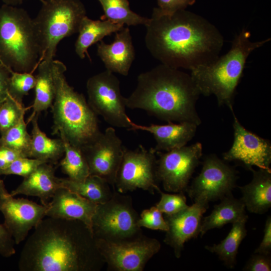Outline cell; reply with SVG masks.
I'll return each instance as SVG.
<instances>
[{
    "mask_svg": "<svg viewBox=\"0 0 271 271\" xmlns=\"http://www.w3.org/2000/svg\"><path fill=\"white\" fill-rule=\"evenodd\" d=\"M237 179L235 169L214 154L206 156L200 174L186 192L194 202L208 203L231 193Z\"/></svg>",
    "mask_w": 271,
    "mask_h": 271,
    "instance_id": "obj_13",
    "label": "cell"
},
{
    "mask_svg": "<svg viewBox=\"0 0 271 271\" xmlns=\"http://www.w3.org/2000/svg\"><path fill=\"white\" fill-rule=\"evenodd\" d=\"M53 164L45 163L24 178L22 183L10 194L13 196L24 195L38 197L44 205L48 204L56 191L62 188L60 178L55 175Z\"/></svg>",
    "mask_w": 271,
    "mask_h": 271,
    "instance_id": "obj_21",
    "label": "cell"
},
{
    "mask_svg": "<svg viewBox=\"0 0 271 271\" xmlns=\"http://www.w3.org/2000/svg\"><path fill=\"white\" fill-rule=\"evenodd\" d=\"M51 199L48 204L46 217L79 220L91 231L97 204L63 187L59 188Z\"/></svg>",
    "mask_w": 271,
    "mask_h": 271,
    "instance_id": "obj_18",
    "label": "cell"
},
{
    "mask_svg": "<svg viewBox=\"0 0 271 271\" xmlns=\"http://www.w3.org/2000/svg\"><path fill=\"white\" fill-rule=\"evenodd\" d=\"M42 4L33 19L41 49L40 61H53L59 42L78 33L86 11L81 0H44Z\"/></svg>",
    "mask_w": 271,
    "mask_h": 271,
    "instance_id": "obj_7",
    "label": "cell"
},
{
    "mask_svg": "<svg viewBox=\"0 0 271 271\" xmlns=\"http://www.w3.org/2000/svg\"><path fill=\"white\" fill-rule=\"evenodd\" d=\"M45 163L48 162L35 158L20 157L13 161L6 168L1 170L0 176L15 175L24 178L33 172L41 164Z\"/></svg>",
    "mask_w": 271,
    "mask_h": 271,
    "instance_id": "obj_35",
    "label": "cell"
},
{
    "mask_svg": "<svg viewBox=\"0 0 271 271\" xmlns=\"http://www.w3.org/2000/svg\"><path fill=\"white\" fill-rule=\"evenodd\" d=\"M249 31L242 29L235 37L230 49L214 62L191 70L190 75L200 94L214 95L219 106L233 109L234 97L250 54L270 41L253 42Z\"/></svg>",
    "mask_w": 271,
    "mask_h": 271,
    "instance_id": "obj_5",
    "label": "cell"
},
{
    "mask_svg": "<svg viewBox=\"0 0 271 271\" xmlns=\"http://www.w3.org/2000/svg\"><path fill=\"white\" fill-rule=\"evenodd\" d=\"M139 218L131 196L115 191L107 201L97 204L92 219L93 236L111 241L135 239L143 235Z\"/></svg>",
    "mask_w": 271,
    "mask_h": 271,
    "instance_id": "obj_8",
    "label": "cell"
},
{
    "mask_svg": "<svg viewBox=\"0 0 271 271\" xmlns=\"http://www.w3.org/2000/svg\"><path fill=\"white\" fill-rule=\"evenodd\" d=\"M220 200L218 204L214 206L211 214L202 219L201 237L210 229L220 228L227 223L247 220L245 207L241 199L234 198L231 193Z\"/></svg>",
    "mask_w": 271,
    "mask_h": 271,
    "instance_id": "obj_23",
    "label": "cell"
},
{
    "mask_svg": "<svg viewBox=\"0 0 271 271\" xmlns=\"http://www.w3.org/2000/svg\"><path fill=\"white\" fill-rule=\"evenodd\" d=\"M53 61L42 60L39 63L36 76L35 97L31 105L33 112L27 123L42 111L51 107L55 96V88L52 74Z\"/></svg>",
    "mask_w": 271,
    "mask_h": 271,
    "instance_id": "obj_26",
    "label": "cell"
},
{
    "mask_svg": "<svg viewBox=\"0 0 271 271\" xmlns=\"http://www.w3.org/2000/svg\"><path fill=\"white\" fill-rule=\"evenodd\" d=\"M66 71V67L63 62L53 61L55 96L51 107L52 134L64 138L71 145L81 149L101 131L97 114L84 95L69 85L64 75Z\"/></svg>",
    "mask_w": 271,
    "mask_h": 271,
    "instance_id": "obj_4",
    "label": "cell"
},
{
    "mask_svg": "<svg viewBox=\"0 0 271 271\" xmlns=\"http://www.w3.org/2000/svg\"><path fill=\"white\" fill-rule=\"evenodd\" d=\"M208 207V203L197 201L178 213L165 214L168 229L164 241L173 249L177 258L180 257L185 243L200 234L203 214Z\"/></svg>",
    "mask_w": 271,
    "mask_h": 271,
    "instance_id": "obj_17",
    "label": "cell"
},
{
    "mask_svg": "<svg viewBox=\"0 0 271 271\" xmlns=\"http://www.w3.org/2000/svg\"><path fill=\"white\" fill-rule=\"evenodd\" d=\"M104 264L85 224L47 217L27 239L18 265L20 271H98Z\"/></svg>",
    "mask_w": 271,
    "mask_h": 271,
    "instance_id": "obj_2",
    "label": "cell"
},
{
    "mask_svg": "<svg viewBox=\"0 0 271 271\" xmlns=\"http://www.w3.org/2000/svg\"><path fill=\"white\" fill-rule=\"evenodd\" d=\"M196 0H157V10L161 13L171 14L178 11L185 10L193 5Z\"/></svg>",
    "mask_w": 271,
    "mask_h": 271,
    "instance_id": "obj_38",
    "label": "cell"
},
{
    "mask_svg": "<svg viewBox=\"0 0 271 271\" xmlns=\"http://www.w3.org/2000/svg\"><path fill=\"white\" fill-rule=\"evenodd\" d=\"M197 126L195 123L190 122L178 124L170 122L165 125L152 124L146 126L137 124L131 121L130 127L127 130H141L152 133L156 145L152 149L156 153L185 146L194 137Z\"/></svg>",
    "mask_w": 271,
    "mask_h": 271,
    "instance_id": "obj_20",
    "label": "cell"
},
{
    "mask_svg": "<svg viewBox=\"0 0 271 271\" xmlns=\"http://www.w3.org/2000/svg\"><path fill=\"white\" fill-rule=\"evenodd\" d=\"M104 12L100 20H108L129 26H145L149 18L142 17L130 9L128 0H98Z\"/></svg>",
    "mask_w": 271,
    "mask_h": 271,
    "instance_id": "obj_29",
    "label": "cell"
},
{
    "mask_svg": "<svg viewBox=\"0 0 271 271\" xmlns=\"http://www.w3.org/2000/svg\"><path fill=\"white\" fill-rule=\"evenodd\" d=\"M200 92L189 74L161 64L142 73L136 88L124 98L126 107L140 109L160 120L201 123L196 104Z\"/></svg>",
    "mask_w": 271,
    "mask_h": 271,
    "instance_id": "obj_3",
    "label": "cell"
},
{
    "mask_svg": "<svg viewBox=\"0 0 271 271\" xmlns=\"http://www.w3.org/2000/svg\"><path fill=\"white\" fill-rule=\"evenodd\" d=\"M20 157H24L15 150L0 146V171L6 168L13 161Z\"/></svg>",
    "mask_w": 271,
    "mask_h": 271,
    "instance_id": "obj_42",
    "label": "cell"
},
{
    "mask_svg": "<svg viewBox=\"0 0 271 271\" xmlns=\"http://www.w3.org/2000/svg\"><path fill=\"white\" fill-rule=\"evenodd\" d=\"M48 206L27 198H15L0 179V212L4 217L3 224L16 245L24 241L30 231L44 219Z\"/></svg>",
    "mask_w": 271,
    "mask_h": 271,
    "instance_id": "obj_14",
    "label": "cell"
},
{
    "mask_svg": "<svg viewBox=\"0 0 271 271\" xmlns=\"http://www.w3.org/2000/svg\"><path fill=\"white\" fill-rule=\"evenodd\" d=\"M246 221L242 220L232 223L231 229L225 239L217 244L205 246L206 249L216 253L229 268H234L235 265L238 247L247 235Z\"/></svg>",
    "mask_w": 271,
    "mask_h": 271,
    "instance_id": "obj_28",
    "label": "cell"
},
{
    "mask_svg": "<svg viewBox=\"0 0 271 271\" xmlns=\"http://www.w3.org/2000/svg\"><path fill=\"white\" fill-rule=\"evenodd\" d=\"M31 107H25L9 94L0 106V134L17 124Z\"/></svg>",
    "mask_w": 271,
    "mask_h": 271,
    "instance_id": "obj_32",
    "label": "cell"
},
{
    "mask_svg": "<svg viewBox=\"0 0 271 271\" xmlns=\"http://www.w3.org/2000/svg\"><path fill=\"white\" fill-rule=\"evenodd\" d=\"M145 44L161 64L191 70L215 61L224 44L218 29L185 10L171 14L155 8L146 25Z\"/></svg>",
    "mask_w": 271,
    "mask_h": 271,
    "instance_id": "obj_1",
    "label": "cell"
},
{
    "mask_svg": "<svg viewBox=\"0 0 271 271\" xmlns=\"http://www.w3.org/2000/svg\"><path fill=\"white\" fill-rule=\"evenodd\" d=\"M263 236L258 247L255 250L254 253H258L265 255H270L271 252V217L267 218L264 231Z\"/></svg>",
    "mask_w": 271,
    "mask_h": 271,
    "instance_id": "obj_40",
    "label": "cell"
},
{
    "mask_svg": "<svg viewBox=\"0 0 271 271\" xmlns=\"http://www.w3.org/2000/svg\"><path fill=\"white\" fill-rule=\"evenodd\" d=\"M7 68L11 74L9 94L17 101L23 103L24 96L28 95L29 91L35 86L36 76L32 73L16 72L9 67Z\"/></svg>",
    "mask_w": 271,
    "mask_h": 271,
    "instance_id": "obj_33",
    "label": "cell"
},
{
    "mask_svg": "<svg viewBox=\"0 0 271 271\" xmlns=\"http://www.w3.org/2000/svg\"><path fill=\"white\" fill-rule=\"evenodd\" d=\"M32 138L27 129L24 117L16 125L1 134L0 146L15 150L29 158Z\"/></svg>",
    "mask_w": 271,
    "mask_h": 271,
    "instance_id": "obj_31",
    "label": "cell"
},
{
    "mask_svg": "<svg viewBox=\"0 0 271 271\" xmlns=\"http://www.w3.org/2000/svg\"><path fill=\"white\" fill-rule=\"evenodd\" d=\"M161 194V199L156 205V207L162 213L172 215L178 213L189 206L186 203V198L184 193L177 194H168L159 191Z\"/></svg>",
    "mask_w": 271,
    "mask_h": 271,
    "instance_id": "obj_34",
    "label": "cell"
},
{
    "mask_svg": "<svg viewBox=\"0 0 271 271\" xmlns=\"http://www.w3.org/2000/svg\"><path fill=\"white\" fill-rule=\"evenodd\" d=\"M156 176L165 191H186L190 179L200 163L202 145L196 143L163 153L157 152Z\"/></svg>",
    "mask_w": 271,
    "mask_h": 271,
    "instance_id": "obj_11",
    "label": "cell"
},
{
    "mask_svg": "<svg viewBox=\"0 0 271 271\" xmlns=\"http://www.w3.org/2000/svg\"><path fill=\"white\" fill-rule=\"evenodd\" d=\"M124 25L108 20H93L85 16L82 20L78 36L75 43V51L80 59L86 54L90 56L87 50L92 45L99 42L107 36L121 30Z\"/></svg>",
    "mask_w": 271,
    "mask_h": 271,
    "instance_id": "obj_24",
    "label": "cell"
},
{
    "mask_svg": "<svg viewBox=\"0 0 271 271\" xmlns=\"http://www.w3.org/2000/svg\"><path fill=\"white\" fill-rule=\"evenodd\" d=\"M253 178L250 183L239 187L240 199L251 213L262 214L271 207V170H251Z\"/></svg>",
    "mask_w": 271,
    "mask_h": 271,
    "instance_id": "obj_22",
    "label": "cell"
},
{
    "mask_svg": "<svg viewBox=\"0 0 271 271\" xmlns=\"http://www.w3.org/2000/svg\"><path fill=\"white\" fill-rule=\"evenodd\" d=\"M2 2L4 3V4L9 5V6H15L17 7V6L21 5L24 0H2ZM41 3H42L44 0H39Z\"/></svg>",
    "mask_w": 271,
    "mask_h": 271,
    "instance_id": "obj_43",
    "label": "cell"
},
{
    "mask_svg": "<svg viewBox=\"0 0 271 271\" xmlns=\"http://www.w3.org/2000/svg\"><path fill=\"white\" fill-rule=\"evenodd\" d=\"M163 213L156 206L143 210L138 221L140 227H146L152 230L167 231L168 225Z\"/></svg>",
    "mask_w": 271,
    "mask_h": 271,
    "instance_id": "obj_36",
    "label": "cell"
},
{
    "mask_svg": "<svg viewBox=\"0 0 271 271\" xmlns=\"http://www.w3.org/2000/svg\"><path fill=\"white\" fill-rule=\"evenodd\" d=\"M10 75L8 68L0 63V106L9 95L8 88Z\"/></svg>",
    "mask_w": 271,
    "mask_h": 271,
    "instance_id": "obj_41",
    "label": "cell"
},
{
    "mask_svg": "<svg viewBox=\"0 0 271 271\" xmlns=\"http://www.w3.org/2000/svg\"><path fill=\"white\" fill-rule=\"evenodd\" d=\"M123 146L112 127L101 132L81 150L87 161L89 174L99 176L115 190L116 177L123 155Z\"/></svg>",
    "mask_w": 271,
    "mask_h": 271,
    "instance_id": "obj_15",
    "label": "cell"
},
{
    "mask_svg": "<svg viewBox=\"0 0 271 271\" xmlns=\"http://www.w3.org/2000/svg\"><path fill=\"white\" fill-rule=\"evenodd\" d=\"M98 250L108 268L114 271H142L161 249L157 239L143 235L135 239L111 241L95 239Z\"/></svg>",
    "mask_w": 271,
    "mask_h": 271,
    "instance_id": "obj_10",
    "label": "cell"
},
{
    "mask_svg": "<svg viewBox=\"0 0 271 271\" xmlns=\"http://www.w3.org/2000/svg\"><path fill=\"white\" fill-rule=\"evenodd\" d=\"M242 270L247 271L271 270L270 255L254 253L246 262Z\"/></svg>",
    "mask_w": 271,
    "mask_h": 271,
    "instance_id": "obj_37",
    "label": "cell"
},
{
    "mask_svg": "<svg viewBox=\"0 0 271 271\" xmlns=\"http://www.w3.org/2000/svg\"><path fill=\"white\" fill-rule=\"evenodd\" d=\"M156 153L142 145L135 150L124 147L122 159L117 173L114 189L126 193L138 189L154 194L160 189L156 176Z\"/></svg>",
    "mask_w": 271,
    "mask_h": 271,
    "instance_id": "obj_12",
    "label": "cell"
},
{
    "mask_svg": "<svg viewBox=\"0 0 271 271\" xmlns=\"http://www.w3.org/2000/svg\"><path fill=\"white\" fill-rule=\"evenodd\" d=\"M97 55L107 70L127 76L135 59V50L128 27L115 33L113 41L97 44Z\"/></svg>",
    "mask_w": 271,
    "mask_h": 271,
    "instance_id": "obj_19",
    "label": "cell"
},
{
    "mask_svg": "<svg viewBox=\"0 0 271 271\" xmlns=\"http://www.w3.org/2000/svg\"><path fill=\"white\" fill-rule=\"evenodd\" d=\"M60 138L65 150L64 157L60 162L62 172L72 180H84L90 174L87 161L81 150L71 145L64 138Z\"/></svg>",
    "mask_w": 271,
    "mask_h": 271,
    "instance_id": "obj_30",
    "label": "cell"
},
{
    "mask_svg": "<svg viewBox=\"0 0 271 271\" xmlns=\"http://www.w3.org/2000/svg\"><path fill=\"white\" fill-rule=\"evenodd\" d=\"M41 49L34 19L17 7H0V63L14 71L32 73Z\"/></svg>",
    "mask_w": 271,
    "mask_h": 271,
    "instance_id": "obj_6",
    "label": "cell"
},
{
    "mask_svg": "<svg viewBox=\"0 0 271 271\" xmlns=\"http://www.w3.org/2000/svg\"><path fill=\"white\" fill-rule=\"evenodd\" d=\"M86 89L88 103L97 115L113 127H130L131 120L125 112L120 81L112 72L106 70L91 76L87 81Z\"/></svg>",
    "mask_w": 271,
    "mask_h": 271,
    "instance_id": "obj_9",
    "label": "cell"
},
{
    "mask_svg": "<svg viewBox=\"0 0 271 271\" xmlns=\"http://www.w3.org/2000/svg\"><path fill=\"white\" fill-rule=\"evenodd\" d=\"M38 116L31 120L32 123L31 147L29 158L44 160L55 165L64 155L65 150L62 139L48 138L40 128Z\"/></svg>",
    "mask_w": 271,
    "mask_h": 271,
    "instance_id": "obj_25",
    "label": "cell"
},
{
    "mask_svg": "<svg viewBox=\"0 0 271 271\" xmlns=\"http://www.w3.org/2000/svg\"><path fill=\"white\" fill-rule=\"evenodd\" d=\"M234 140L231 148L223 154L224 161H234L251 171L252 167L270 170L271 144L245 128L235 116L233 110Z\"/></svg>",
    "mask_w": 271,
    "mask_h": 271,
    "instance_id": "obj_16",
    "label": "cell"
},
{
    "mask_svg": "<svg viewBox=\"0 0 271 271\" xmlns=\"http://www.w3.org/2000/svg\"><path fill=\"white\" fill-rule=\"evenodd\" d=\"M16 244L3 224L0 223V255L6 258L16 253Z\"/></svg>",
    "mask_w": 271,
    "mask_h": 271,
    "instance_id": "obj_39",
    "label": "cell"
},
{
    "mask_svg": "<svg viewBox=\"0 0 271 271\" xmlns=\"http://www.w3.org/2000/svg\"><path fill=\"white\" fill-rule=\"evenodd\" d=\"M63 188L75 192L97 204H102L111 198L115 191L103 178L89 175L81 181L72 180L68 178H60Z\"/></svg>",
    "mask_w": 271,
    "mask_h": 271,
    "instance_id": "obj_27",
    "label": "cell"
}]
</instances>
